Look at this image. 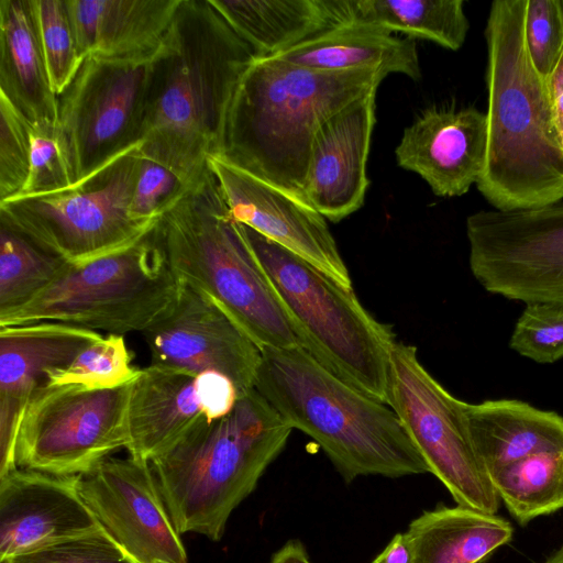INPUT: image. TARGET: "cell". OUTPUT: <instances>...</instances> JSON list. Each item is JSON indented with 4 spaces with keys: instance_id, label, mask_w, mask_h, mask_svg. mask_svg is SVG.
<instances>
[{
    "instance_id": "603a6c76",
    "label": "cell",
    "mask_w": 563,
    "mask_h": 563,
    "mask_svg": "<svg viewBox=\"0 0 563 563\" xmlns=\"http://www.w3.org/2000/svg\"><path fill=\"white\" fill-rule=\"evenodd\" d=\"M473 448L488 473L542 451L563 448V416L519 399L465 401Z\"/></svg>"
},
{
    "instance_id": "9a60e30c",
    "label": "cell",
    "mask_w": 563,
    "mask_h": 563,
    "mask_svg": "<svg viewBox=\"0 0 563 563\" xmlns=\"http://www.w3.org/2000/svg\"><path fill=\"white\" fill-rule=\"evenodd\" d=\"M243 396L218 373L141 368L128 405L129 456L151 463L200 424L229 413Z\"/></svg>"
},
{
    "instance_id": "4316f807",
    "label": "cell",
    "mask_w": 563,
    "mask_h": 563,
    "mask_svg": "<svg viewBox=\"0 0 563 563\" xmlns=\"http://www.w3.org/2000/svg\"><path fill=\"white\" fill-rule=\"evenodd\" d=\"M512 536L504 517L460 505L426 510L405 532L413 563H484Z\"/></svg>"
},
{
    "instance_id": "ffe728a7",
    "label": "cell",
    "mask_w": 563,
    "mask_h": 563,
    "mask_svg": "<svg viewBox=\"0 0 563 563\" xmlns=\"http://www.w3.org/2000/svg\"><path fill=\"white\" fill-rule=\"evenodd\" d=\"M486 113L475 107L424 109L404 130L397 164L418 174L439 197H457L476 184L485 163Z\"/></svg>"
},
{
    "instance_id": "484cf974",
    "label": "cell",
    "mask_w": 563,
    "mask_h": 563,
    "mask_svg": "<svg viewBox=\"0 0 563 563\" xmlns=\"http://www.w3.org/2000/svg\"><path fill=\"white\" fill-rule=\"evenodd\" d=\"M273 57L320 70L380 69L421 78L415 40L357 23L335 25Z\"/></svg>"
},
{
    "instance_id": "8d00e7d4",
    "label": "cell",
    "mask_w": 563,
    "mask_h": 563,
    "mask_svg": "<svg viewBox=\"0 0 563 563\" xmlns=\"http://www.w3.org/2000/svg\"><path fill=\"white\" fill-rule=\"evenodd\" d=\"M189 186L170 168L141 156L130 203L131 216L139 221L158 219Z\"/></svg>"
},
{
    "instance_id": "6da1fadb",
    "label": "cell",
    "mask_w": 563,
    "mask_h": 563,
    "mask_svg": "<svg viewBox=\"0 0 563 563\" xmlns=\"http://www.w3.org/2000/svg\"><path fill=\"white\" fill-rule=\"evenodd\" d=\"M256 57L209 0H181L151 60L140 155L186 185L198 181L221 151L234 92Z\"/></svg>"
},
{
    "instance_id": "f35d334b",
    "label": "cell",
    "mask_w": 563,
    "mask_h": 563,
    "mask_svg": "<svg viewBox=\"0 0 563 563\" xmlns=\"http://www.w3.org/2000/svg\"><path fill=\"white\" fill-rule=\"evenodd\" d=\"M372 563H413L412 552L405 533H396Z\"/></svg>"
},
{
    "instance_id": "9c48e42d",
    "label": "cell",
    "mask_w": 563,
    "mask_h": 563,
    "mask_svg": "<svg viewBox=\"0 0 563 563\" xmlns=\"http://www.w3.org/2000/svg\"><path fill=\"white\" fill-rule=\"evenodd\" d=\"M139 150L140 142L65 190L1 201L0 222L70 263L135 242L158 220L139 221L130 212Z\"/></svg>"
},
{
    "instance_id": "74e56055",
    "label": "cell",
    "mask_w": 563,
    "mask_h": 563,
    "mask_svg": "<svg viewBox=\"0 0 563 563\" xmlns=\"http://www.w3.org/2000/svg\"><path fill=\"white\" fill-rule=\"evenodd\" d=\"M4 563H135L106 532L63 542Z\"/></svg>"
},
{
    "instance_id": "d4e9b609",
    "label": "cell",
    "mask_w": 563,
    "mask_h": 563,
    "mask_svg": "<svg viewBox=\"0 0 563 563\" xmlns=\"http://www.w3.org/2000/svg\"><path fill=\"white\" fill-rule=\"evenodd\" d=\"M258 55L283 53L344 22L343 0H209Z\"/></svg>"
},
{
    "instance_id": "d6a6232c",
    "label": "cell",
    "mask_w": 563,
    "mask_h": 563,
    "mask_svg": "<svg viewBox=\"0 0 563 563\" xmlns=\"http://www.w3.org/2000/svg\"><path fill=\"white\" fill-rule=\"evenodd\" d=\"M75 183L68 147L58 123L32 124L30 174L23 191L15 197L45 196Z\"/></svg>"
},
{
    "instance_id": "f546056e",
    "label": "cell",
    "mask_w": 563,
    "mask_h": 563,
    "mask_svg": "<svg viewBox=\"0 0 563 563\" xmlns=\"http://www.w3.org/2000/svg\"><path fill=\"white\" fill-rule=\"evenodd\" d=\"M67 263L0 222V317L32 300Z\"/></svg>"
},
{
    "instance_id": "52a82bcc",
    "label": "cell",
    "mask_w": 563,
    "mask_h": 563,
    "mask_svg": "<svg viewBox=\"0 0 563 563\" xmlns=\"http://www.w3.org/2000/svg\"><path fill=\"white\" fill-rule=\"evenodd\" d=\"M242 232L291 319L301 346L343 382L386 404L395 343L352 287L241 224Z\"/></svg>"
},
{
    "instance_id": "ba28073f",
    "label": "cell",
    "mask_w": 563,
    "mask_h": 563,
    "mask_svg": "<svg viewBox=\"0 0 563 563\" xmlns=\"http://www.w3.org/2000/svg\"><path fill=\"white\" fill-rule=\"evenodd\" d=\"M154 228V227H153ZM82 262L62 273L0 327L55 321L109 333H143L175 301L180 280L153 235Z\"/></svg>"
},
{
    "instance_id": "e575fe53",
    "label": "cell",
    "mask_w": 563,
    "mask_h": 563,
    "mask_svg": "<svg viewBox=\"0 0 563 563\" xmlns=\"http://www.w3.org/2000/svg\"><path fill=\"white\" fill-rule=\"evenodd\" d=\"M32 123L0 93V202L20 195L31 164Z\"/></svg>"
},
{
    "instance_id": "1f68e13d",
    "label": "cell",
    "mask_w": 563,
    "mask_h": 563,
    "mask_svg": "<svg viewBox=\"0 0 563 563\" xmlns=\"http://www.w3.org/2000/svg\"><path fill=\"white\" fill-rule=\"evenodd\" d=\"M30 5L48 77L58 97L85 57L77 46L66 0H30Z\"/></svg>"
},
{
    "instance_id": "f1b7e54d",
    "label": "cell",
    "mask_w": 563,
    "mask_h": 563,
    "mask_svg": "<svg viewBox=\"0 0 563 563\" xmlns=\"http://www.w3.org/2000/svg\"><path fill=\"white\" fill-rule=\"evenodd\" d=\"M489 476L500 501L521 527L563 508V448L531 454Z\"/></svg>"
},
{
    "instance_id": "8fae6325",
    "label": "cell",
    "mask_w": 563,
    "mask_h": 563,
    "mask_svg": "<svg viewBox=\"0 0 563 563\" xmlns=\"http://www.w3.org/2000/svg\"><path fill=\"white\" fill-rule=\"evenodd\" d=\"M132 383L111 389L38 388L19 426L16 467L58 476L86 475L113 452L126 449Z\"/></svg>"
},
{
    "instance_id": "4fadbf2b",
    "label": "cell",
    "mask_w": 563,
    "mask_h": 563,
    "mask_svg": "<svg viewBox=\"0 0 563 563\" xmlns=\"http://www.w3.org/2000/svg\"><path fill=\"white\" fill-rule=\"evenodd\" d=\"M152 58L87 56L58 96V125L76 181L140 142Z\"/></svg>"
},
{
    "instance_id": "7402d4cb",
    "label": "cell",
    "mask_w": 563,
    "mask_h": 563,
    "mask_svg": "<svg viewBox=\"0 0 563 563\" xmlns=\"http://www.w3.org/2000/svg\"><path fill=\"white\" fill-rule=\"evenodd\" d=\"M84 57L151 59L162 46L181 0H66Z\"/></svg>"
},
{
    "instance_id": "2e32d148",
    "label": "cell",
    "mask_w": 563,
    "mask_h": 563,
    "mask_svg": "<svg viewBox=\"0 0 563 563\" xmlns=\"http://www.w3.org/2000/svg\"><path fill=\"white\" fill-rule=\"evenodd\" d=\"M77 489L102 529L135 563H187L150 462L109 457Z\"/></svg>"
},
{
    "instance_id": "83f0119b",
    "label": "cell",
    "mask_w": 563,
    "mask_h": 563,
    "mask_svg": "<svg viewBox=\"0 0 563 563\" xmlns=\"http://www.w3.org/2000/svg\"><path fill=\"white\" fill-rule=\"evenodd\" d=\"M344 23L400 32L451 51L463 46L470 29L463 0H344Z\"/></svg>"
},
{
    "instance_id": "ab89813d",
    "label": "cell",
    "mask_w": 563,
    "mask_h": 563,
    "mask_svg": "<svg viewBox=\"0 0 563 563\" xmlns=\"http://www.w3.org/2000/svg\"><path fill=\"white\" fill-rule=\"evenodd\" d=\"M547 81L554 108L556 125L563 143V54Z\"/></svg>"
},
{
    "instance_id": "ee69618b",
    "label": "cell",
    "mask_w": 563,
    "mask_h": 563,
    "mask_svg": "<svg viewBox=\"0 0 563 563\" xmlns=\"http://www.w3.org/2000/svg\"><path fill=\"white\" fill-rule=\"evenodd\" d=\"M157 563H167V562H157Z\"/></svg>"
},
{
    "instance_id": "836d02e7",
    "label": "cell",
    "mask_w": 563,
    "mask_h": 563,
    "mask_svg": "<svg viewBox=\"0 0 563 563\" xmlns=\"http://www.w3.org/2000/svg\"><path fill=\"white\" fill-rule=\"evenodd\" d=\"M509 346L539 364H552L563 358V306L526 303L510 335Z\"/></svg>"
},
{
    "instance_id": "d590c367",
    "label": "cell",
    "mask_w": 563,
    "mask_h": 563,
    "mask_svg": "<svg viewBox=\"0 0 563 563\" xmlns=\"http://www.w3.org/2000/svg\"><path fill=\"white\" fill-rule=\"evenodd\" d=\"M525 34L534 68L548 79L563 54L561 0H526Z\"/></svg>"
},
{
    "instance_id": "5b68a950",
    "label": "cell",
    "mask_w": 563,
    "mask_h": 563,
    "mask_svg": "<svg viewBox=\"0 0 563 563\" xmlns=\"http://www.w3.org/2000/svg\"><path fill=\"white\" fill-rule=\"evenodd\" d=\"M153 235L177 278L213 297L261 350L301 346L210 169L158 218Z\"/></svg>"
},
{
    "instance_id": "7c38bea8",
    "label": "cell",
    "mask_w": 563,
    "mask_h": 563,
    "mask_svg": "<svg viewBox=\"0 0 563 563\" xmlns=\"http://www.w3.org/2000/svg\"><path fill=\"white\" fill-rule=\"evenodd\" d=\"M470 269L488 292L563 306V201L466 219Z\"/></svg>"
},
{
    "instance_id": "b9f144b4",
    "label": "cell",
    "mask_w": 563,
    "mask_h": 563,
    "mask_svg": "<svg viewBox=\"0 0 563 563\" xmlns=\"http://www.w3.org/2000/svg\"><path fill=\"white\" fill-rule=\"evenodd\" d=\"M543 563H563V544L555 550Z\"/></svg>"
},
{
    "instance_id": "60d3db41",
    "label": "cell",
    "mask_w": 563,
    "mask_h": 563,
    "mask_svg": "<svg viewBox=\"0 0 563 563\" xmlns=\"http://www.w3.org/2000/svg\"><path fill=\"white\" fill-rule=\"evenodd\" d=\"M268 563H312L308 556L306 547L298 539L287 541L276 551Z\"/></svg>"
},
{
    "instance_id": "44dd1931",
    "label": "cell",
    "mask_w": 563,
    "mask_h": 563,
    "mask_svg": "<svg viewBox=\"0 0 563 563\" xmlns=\"http://www.w3.org/2000/svg\"><path fill=\"white\" fill-rule=\"evenodd\" d=\"M376 91L336 112L314 135L303 194L307 202L332 222L364 205L369 186L366 165L376 122Z\"/></svg>"
},
{
    "instance_id": "cb8c5ba5",
    "label": "cell",
    "mask_w": 563,
    "mask_h": 563,
    "mask_svg": "<svg viewBox=\"0 0 563 563\" xmlns=\"http://www.w3.org/2000/svg\"><path fill=\"white\" fill-rule=\"evenodd\" d=\"M0 93L32 123H58L30 0H0Z\"/></svg>"
},
{
    "instance_id": "d6986e66",
    "label": "cell",
    "mask_w": 563,
    "mask_h": 563,
    "mask_svg": "<svg viewBox=\"0 0 563 563\" xmlns=\"http://www.w3.org/2000/svg\"><path fill=\"white\" fill-rule=\"evenodd\" d=\"M102 335L75 324L41 321L0 327V477L14 471L24 409L49 372L69 365Z\"/></svg>"
},
{
    "instance_id": "30bf717a",
    "label": "cell",
    "mask_w": 563,
    "mask_h": 563,
    "mask_svg": "<svg viewBox=\"0 0 563 563\" xmlns=\"http://www.w3.org/2000/svg\"><path fill=\"white\" fill-rule=\"evenodd\" d=\"M386 405L397 415L429 471L456 505L497 514L500 499L471 442L465 401L446 390L420 363L413 345L396 342Z\"/></svg>"
},
{
    "instance_id": "277c9868",
    "label": "cell",
    "mask_w": 563,
    "mask_h": 563,
    "mask_svg": "<svg viewBox=\"0 0 563 563\" xmlns=\"http://www.w3.org/2000/svg\"><path fill=\"white\" fill-rule=\"evenodd\" d=\"M255 389L322 449L346 484L430 473L388 405L343 382L301 346L262 349Z\"/></svg>"
},
{
    "instance_id": "8992f818",
    "label": "cell",
    "mask_w": 563,
    "mask_h": 563,
    "mask_svg": "<svg viewBox=\"0 0 563 563\" xmlns=\"http://www.w3.org/2000/svg\"><path fill=\"white\" fill-rule=\"evenodd\" d=\"M291 430L253 389L229 413L200 424L152 461L177 532L219 541L230 515L255 489Z\"/></svg>"
},
{
    "instance_id": "7bdbcfd3",
    "label": "cell",
    "mask_w": 563,
    "mask_h": 563,
    "mask_svg": "<svg viewBox=\"0 0 563 563\" xmlns=\"http://www.w3.org/2000/svg\"><path fill=\"white\" fill-rule=\"evenodd\" d=\"M562 9H563V0H561Z\"/></svg>"
},
{
    "instance_id": "e0dca14e",
    "label": "cell",
    "mask_w": 563,
    "mask_h": 563,
    "mask_svg": "<svg viewBox=\"0 0 563 563\" xmlns=\"http://www.w3.org/2000/svg\"><path fill=\"white\" fill-rule=\"evenodd\" d=\"M232 219L352 287L327 219L310 203L224 161L208 158Z\"/></svg>"
},
{
    "instance_id": "ac0fdd59",
    "label": "cell",
    "mask_w": 563,
    "mask_h": 563,
    "mask_svg": "<svg viewBox=\"0 0 563 563\" xmlns=\"http://www.w3.org/2000/svg\"><path fill=\"white\" fill-rule=\"evenodd\" d=\"M79 476L18 467L0 477V563L104 531L79 495Z\"/></svg>"
},
{
    "instance_id": "7a4b0ae2",
    "label": "cell",
    "mask_w": 563,
    "mask_h": 563,
    "mask_svg": "<svg viewBox=\"0 0 563 563\" xmlns=\"http://www.w3.org/2000/svg\"><path fill=\"white\" fill-rule=\"evenodd\" d=\"M526 0H495L485 27L487 146L478 191L495 210L563 200V143L526 44Z\"/></svg>"
},
{
    "instance_id": "3957f363",
    "label": "cell",
    "mask_w": 563,
    "mask_h": 563,
    "mask_svg": "<svg viewBox=\"0 0 563 563\" xmlns=\"http://www.w3.org/2000/svg\"><path fill=\"white\" fill-rule=\"evenodd\" d=\"M386 76L380 69L330 71L256 57L234 92L218 155L307 202L316 133L344 107L377 90Z\"/></svg>"
},
{
    "instance_id": "5bb4252c",
    "label": "cell",
    "mask_w": 563,
    "mask_h": 563,
    "mask_svg": "<svg viewBox=\"0 0 563 563\" xmlns=\"http://www.w3.org/2000/svg\"><path fill=\"white\" fill-rule=\"evenodd\" d=\"M151 364L228 377L246 395L255 389L262 350L210 295L180 282L170 308L143 332Z\"/></svg>"
},
{
    "instance_id": "4dcf8cb0",
    "label": "cell",
    "mask_w": 563,
    "mask_h": 563,
    "mask_svg": "<svg viewBox=\"0 0 563 563\" xmlns=\"http://www.w3.org/2000/svg\"><path fill=\"white\" fill-rule=\"evenodd\" d=\"M139 374L123 335L108 333L82 350L66 367L49 372L46 385L111 389L131 384Z\"/></svg>"
}]
</instances>
